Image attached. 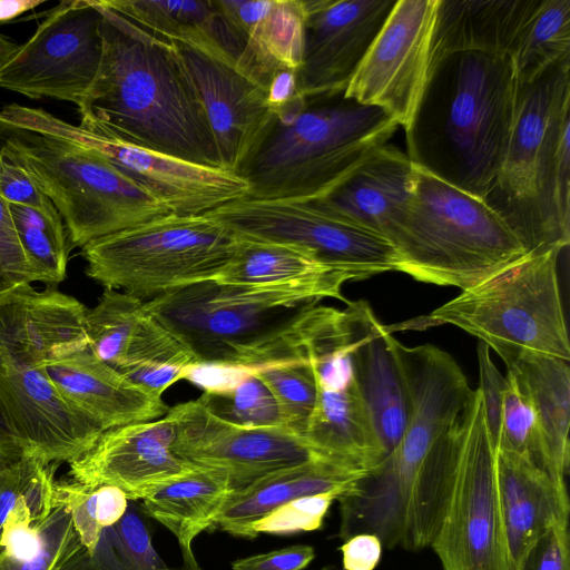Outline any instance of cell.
I'll list each match as a JSON object with an SVG mask.
<instances>
[{"instance_id": "40", "label": "cell", "mask_w": 570, "mask_h": 570, "mask_svg": "<svg viewBox=\"0 0 570 570\" xmlns=\"http://www.w3.org/2000/svg\"><path fill=\"white\" fill-rule=\"evenodd\" d=\"M505 379L507 389L497 449L520 454L549 474L544 445L534 410L515 380L509 373Z\"/></svg>"}, {"instance_id": "3", "label": "cell", "mask_w": 570, "mask_h": 570, "mask_svg": "<svg viewBox=\"0 0 570 570\" xmlns=\"http://www.w3.org/2000/svg\"><path fill=\"white\" fill-rule=\"evenodd\" d=\"M517 88L510 57L459 51L431 62L404 128L412 164L484 200L504 156Z\"/></svg>"}, {"instance_id": "52", "label": "cell", "mask_w": 570, "mask_h": 570, "mask_svg": "<svg viewBox=\"0 0 570 570\" xmlns=\"http://www.w3.org/2000/svg\"><path fill=\"white\" fill-rule=\"evenodd\" d=\"M20 45L0 33V70L14 55Z\"/></svg>"}, {"instance_id": "49", "label": "cell", "mask_w": 570, "mask_h": 570, "mask_svg": "<svg viewBox=\"0 0 570 570\" xmlns=\"http://www.w3.org/2000/svg\"><path fill=\"white\" fill-rule=\"evenodd\" d=\"M344 570H374L382 557L381 540L372 533H358L340 547Z\"/></svg>"}, {"instance_id": "20", "label": "cell", "mask_w": 570, "mask_h": 570, "mask_svg": "<svg viewBox=\"0 0 570 570\" xmlns=\"http://www.w3.org/2000/svg\"><path fill=\"white\" fill-rule=\"evenodd\" d=\"M86 332L92 353L121 374L195 360L189 351L146 307V301L105 288L98 303L87 308Z\"/></svg>"}, {"instance_id": "1", "label": "cell", "mask_w": 570, "mask_h": 570, "mask_svg": "<svg viewBox=\"0 0 570 570\" xmlns=\"http://www.w3.org/2000/svg\"><path fill=\"white\" fill-rule=\"evenodd\" d=\"M102 20L98 71L77 106L82 128L220 168L204 107L174 41L95 0Z\"/></svg>"}, {"instance_id": "18", "label": "cell", "mask_w": 570, "mask_h": 570, "mask_svg": "<svg viewBox=\"0 0 570 570\" xmlns=\"http://www.w3.org/2000/svg\"><path fill=\"white\" fill-rule=\"evenodd\" d=\"M174 43L204 107L220 168L238 175L276 120L268 88L233 66Z\"/></svg>"}, {"instance_id": "9", "label": "cell", "mask_w": 570, "mask_h": 570, "mask_svg": "<svg viewBox=\"0 0 570 570\" xmlns=\"http://www.w3.org/2000/svg\"><path fill=\"white\" fill-rule=\"evenodd\" d=\"M4 150L51 200L72 247L171 214L142 186L82 147L16 130Z\"/></svg>"}, {"instance_id": "36", "label": "cell", "mask_w": 570, "mask_h": 570, "mask_svg": "<svg viewBox=\"0 0 570 570\" xmlns=\"http://www.w3.org/2000/svg\"><path fill=\"white\" fill-rule=\"evenodd\" d=\"M8 204L37 282L57 286L67 276L68 257L73 248L61 216H48L27 206Z\"/></svg>"}, {"instance_id": "39", "label": "cell", "mask_w": 570, "mask_h": 570, "mask_svg": "<svg viewBox=\"0 0 570 570\" xmlns=\"http://www.w3.org/2000/svg\"><path fill=\"white\" fill-rule=\"evenodd\" d=\"M198 400L215 416L236 425L285 426L276 399L255 375L254 370L235 386L224 391L204 392Z\"/></svg>"}, {"instance_id": "26", "label": "cell", "mask_w": 570, "mask_h": 570, "mask_svg": "<svg viewBox=\"0 0 570 570\" xmlns=\"http://www.w3.org/2000/svg\"><path fill=\"white\" fill-rule=\"evenodd\" d=\"M541 0H439L430 63L459 51L510 57Z\"/></svg>"}, {"instance_id": "2", "label": "cell", "mask_w": 570, "mask_h": 570, "mask_svg": "<svg viewBox=\"0 0 570 570\" xmlns=\"http://www.w3.org/2000/svg\"><path fill=\"white\" fill-rule=\"evenodd\" d=\"M294 286L206 281L146 301V307L195 363L242 367L309 360L341 311Z\"/></svg>"}, {"instance_id": "42", "label": "cell", "mask_w": 570, "mask_h": 570, "mask_svg": "<svg viewBox=\"0 0 570 570\" xmlns=\"http://www.w3.org/2000/svg\"><path fill=\"white\" fill-rule=\"evenodd\" d=\"M37 282L22 246L8 202L0 195V306L10 303Z\"/></svg>"}, {"instance_id": "19", "label": "cell", "mask_w": 570, "mask_h": 570, "mask_svg": "<svg viewBox=\"0 0 570 570\" xmlns=\"http://www.w3.org/2000/svg\"><path fill=\"white\" fill-rule=\"evenodd\" d=\"M171 419L130 423L104 431L94 446L69 462V476L88 487L112 485L128 500H142L194 465L175 454Z\"/></svg>"}, {"instance_id": "33", "label": "cell", "mask_w": 570, "mask_h": 570, "mask_svg": "<svg viewBox=\"0 0 570 570\" xmlns=\"http://www.w3.org/2000/svg\"><path fill=\"white\" fill-rule=\"evenodd\" d=\"M55 465L21 454L0 465V535L16 525H40L55 509Z\"/></svg>"}, {"instance_id": "14", "label": "cell", "mask_w": 570, "mask_h": 570, "mask_svg": "<svg viewBox=\"0 0 570 570\" xmlns=\"http://www.w3.org/2000/svg\"><path fill=\"white\" fill-rule=\"evenodd\" d=\"M101 20L95 0L59 2L2 67L0 87L79 106L100 65Z\"/></svg>"}, {"instance_id": "41", "label": "cell", "mask_w": 570, "mask_h": 570, "mask_svg": "<svg viewBox=\"0 0 570 570\" xmlns=\"http://www.w3.org/2000/svg\"><path fill=\"white\" fill-rule=\"evenodd\" d=\"M42 543L29 559H13L0 553V570H62L82 549L68 511L55 507L41 523Z\"/></svg>"}, {"instance_id": "16", "label": "cell", "mask_w": 570, "mask_h": 570, "mask_svg": "<svg viewBox=\"0 0 570 570\" xmlns=\"http://www.w3.org/2000/svg\"><path fill=\"white\" fill-rule=\"evenodd\" d=\"M438 1L396 0L345 97L381 108L399 126H409L428 79Z\"/></svg>"}, {"instance_id": "28", "label": "cell", "mask_w": 570, "mask_h": 570, "mask_svg": "<svg viewBox=\"0 0 570 570\" xmlns=\"http://www.w3.org/2000/svg\"><path fill=\"white\" fill-rule=\"evenodd\" d=\"M242 35L257 82L269 87L283 69L297 71L303 56L304 0H217Z\"/></svg>"}, {"instance_id": "51", "label": "cell", "mask_w": 570, "mask_h": 570, "mask_svg": "<svg viewBox=\"0 0 570 570\" xmlns=\"http://www.w3.org/2000/svg\"><path fill=\"white\" fill-rule=\"evenodd\" d=\"M21 455L0 410V465Z\"/></svg>"}, {"instance_id": "44", "label": "cell", "mask_w": 570, "mask_h": 570, "mask_svg": "<svg viewBox=\"0 0 570 570\" xmlns=\"http://www.w3.org/2000/svg\"><path fill=\"white\" fill-rule=\"evenodd\" d=\"M0 195L8 203L27 206L48 216L59 215L51 200L6 150L0 156Z\"/></svg>"}, {"instance_id": "23", "label": "cell", "mask_w": 570, "mask_h": 570, "mask_svg": "<svg viewBox=\"0 0 570 570\" xmlns=\"http://www.w3.org/2000/svg\"><path fill=\"white\" fill-rule=\"evenodd\" d=\"M414 165L389 144L368 153L327 194L312 200L317 207L385 237L392 245L407 208Z\"/></svg>"}, {"instance_id": "38", "label": "cell", "mask_w": 570, "mask_h": 570, "mask_svg": "<svg viewBox=\"0 0 570 570\" xmlns=\"http://www.w3.org/2000/svg\"><path fill=\"white\" fill-rule=\"evenodd\" d=\"M276 399L285 426L302 438L317 399V382L309 360L254 368Z\"/></svg>"}, {"instance_id": "32", "label": "cell", "mask_w": 570, "mask_h": 570, "mask_svg": "<svg viewBox=\"0 0 570 570\" xmlns=\"http://www.w3.org/2000/svg\"><path fill=\"white\" fill-rule=\"evenodd\" d=\"M529 399L540 428L549 474L566 483L570 462V368L568 362L525 355L507 366Z\"/></svg>"}, {"instance_id": "35", "label": "cell", "mask_w": 570, "mask_h": 570, "mask_svg": "<svg viewBox=\"0 0 570 570\" xmlns=\"http://www.w3.org/2000/svg\"><path fill=\"white\" fill-rule=\"evenodd\" d=\"M570 60V0H541L511 55L517 85Z\"/></svg>"}, {"instance_id": "37", "label": "cell", "mask_w": 570, "mask_h": 570, "mask_svg": "<svg viewBox=\"0 0 570 570\" xmlns=\"http://www.w3.org/2000/svg\"><path fill=\"white\" fill-rule=\"evenodd\" d=\"M129 500L112 485L88 487L71 481L56 482L55 507L65 508L82 548L92 553L105 529L126 513Z\"/></svg>"}, {"instance_id": "6", "label": "cell", "mask_w": 570, "mask_h": 570, "mask_svg": "<svg viewBox=\"0 0 570 570\" xmlns=\"http://www.w3.org/2000/svg\"><path fill=\"white\" fill-rule=\"evenodd\" d=\"M393 246L400 258L399 272L419 282L462 291L528 255L483 199L416 166Z\"/></svg>"}, {"instance_id": "8", "label": "cell", "mask_w": 570, "mask_h": 570, "mask_svg": "<svg viewBox=\"0 0 570 570\" xmlns=\"http://www.w3.org/2000/svg\"><path fill=\"white\" fill-rule=\"evenodd\" d=\"M238 244V235L208 214H167L97 238L81 255L91 279L145 301L215 281Z\"/></svg>"}, {"instance_id": "46", "label": "cell", "mask_w": 570, "mask_h": 570, "mask_svg": "<svg viewBox=\"0 0 570 570\" xmlns=\"http://www.w3.org/2000/svg\"><path fill=\"white\" fill-rule=\"evenodd\" d=\"M478 361L480 374L479 389L483 399L487 425L491 440L497 449L507 379L493 364L490 356V348L482 342L478 344Z\"/></svg>"}, {"instance_id": "48", "label": "cell", "mask_w": 570, "mask_h": 570, "mask_svg": "<svg viewBox=\"0 0 570 570\" xmlns=\"http://www.w3.org/2000/svg\"><path fill=\"white\" fill-rule=\"evenodd\" d=\"M254 368L225 364L194 363L187 365L181 380L202 387L205 392L228 390L252 374Z\"/></svg>"}, {"instance_id": "29", "label": "cell", "mask_w": 570, "mask_h": 570, "mask_svg": "<svg viewBox=\"0 0 570 570\" xmlns=\"http://www.w3.org/2000/svg\"><path fill=\"white\" fill-rule=\"evenodd\" d=\"M366 474L326 461H313L277 471L232 490L214 527L235 537L253 539L252 525L283 504L326 492L343 495Z\"/></svg>"}, {"instance_id": "31", "label": "cell", "mask_w": 570, "mask_h": 570, "mask_svg": "<svg viewBox=\"0 0 570 570\" xmlns=\"http://www.w3.org/2000/svg\"><path fill=\"white\" fill-rule=\"evenodd\" d=\"M232 490L229 476L224 471L196 466L159 485L141 500V510L174 534L183 564L188 566L197 562L194 540L214 527Z\"/></svg>"}, {"instance_id": "24", "label": "cell", "mask_w": 570, "mask_h": 570, "mask_svg": "<svg viewBox=\"0 0 570 570\" xmlns=\"http://www.w3.org/2000/svg\"><path fill=\"white\" fill-rule=\"evenodd\" d=\"M495 460L510 570H518L528 550L550 528L569 522L567 485L514 452L497 449Z\"/></svg>"}, {"instance_id": "12", "label": "cell", "mask_w": 570, "mask_h": 570, "mask_svg": "<svg viewBox=\"0 0 570 570\" xmlns=\"http://www.w3.org/2000/svg\"><path fill=\"white\" fill-rule=\"evenodd\" d=\"M206 214L238 235L305 248L356 281L400 271L399 254L385 237L312 202L240 198Z\"/></svg>"}, {"instance_id": "25", "label": "cell", "mask_w": 570, "mask_h": 570, "mask_svg": "<svg viewBox=\"0 0 570 570\" xmlns=\"http://www.w3.org/2000/svg\"><path fill=\"white\" fill-rule=\"evenodd\" d=\"M101 1L150 32L164 39L184 43L253 78L246 57L245 41L225 16L217 0Z\"/></svg>"}, {"instance_id": "4", "label": "cell", "mask_w": 570, "mask_h": 570, "mask_svg": "<svg viewBox=\"0 0 570 570\" xmlns=\"http://www.w3.org/2000/svg\"><path fill=\"white\" fill-rule=\"evenodd\" d=\"M570 60L518 86L513 121L494 184L484 202L527 254L570 242Z\"/></svg>"}, {"instance_id": "21", "label": "cell", "mask_w": 570, "mask_h": 570, "mask_svg": "<svg viewBox=\"0 0 570 570\" xmlns=\"http://www.w3.org/2000/svg\"><path fill=\"white\" fill-rule=\"evenodd\" d=\"M343 313L355 380L387 456L403 436L409 410L395 337L364 301L350 302Z\"/></svg>"}, {"instance_id": "5", "label": "cell", "mask_w": 570, "mask_h": 570, "mask_svg": "<svg viewBox=\"0 0 570 570\" xmlns=\"http://www.w3.org/2000/svg\"><path fill=\"white\" fill-rule=\"evenodd\" d=\"M305 108L277 118L238 173L246 197L312 202L327 194L368 153L387 144L397 122L343 92L306 98Z\"/></svg>"}, {"instance_id": "22", "label": "cell", "mask_w": 570, "mask_h": 570, "mask_svg": "<svg viewBox=\"0 0 570 570\" xmlns=\"http://www.w3.org/2000/svg\"><path fill=\"white\" fill-rule=\"evenodd\" d=\"M46 372L75 409L104 432L166 415L161 396L147 392L98 358L88 346L68 351L46 364Z\"/></svg>"}, {"instance_id": "13", "label": "cell", "mask_w": 570, "mask_h": 570, "mask_svg": "<svg viewBox=\"0 0 570 570\" xmlns=\"http://www.w3.org/2000/svg\"><path fill=\"white\" fill-rule=\"evenodd\" d=\"M48 361L35 346L0 334V410L21 454L69 463L102 431L63 399L46 372Z\"/></svg>"}, {"instance_id": "47", "label": "cell", "mask_w": 570, "mask_h": 570, "mask_svg": "<svg viewBox=\"0 0 570 570\" xmlns=\"http://www.w3.org/2000/svg\"><path fill=\"white\" fill-rule=\"evenodd\" d=\"M316 557L308 544H295L265 553L237 559L232 562L233 570H303Z\"/></svg>"}, {"instance_id": "54", "label": "cell", "mask_w": 570, "mask_h": 570, "mask_svg": "<svg viewBox=\"0 0 570 570\" xmlns=\"http://www.w3.org/2000/svg\"><path fill=\"white\" fill-rule=\"evenodd\" d=\"M181 570H203L198 562L194 563V564H189V566H181ZM321 570H335L334 567L332 566H326V567H323Z\"/></svg>"}, {"instance_id": "50", "label": "cell", "mask_w": 570, "mask_h": 570, "mask_svg": "<svg viewBox=\"0 0 570 570\" xmlns=\"http://www.w3.org/2000/svg\"><path fill=\"white\" fill-rule=\"evenodd\" d=\"M43 2V0H0V22L18 18Z\"/></svg>"}, {"instance_id": "30", "label": "cell", "mask_w": 570, "mask_h": 570, "mask_svg": "<svg viewBox=\"0 0 570 570\" xmlns=\"http://www.w3.org/2000/svg\"><path fill=\"white\" fill-rule=\"evenodd\" d=\"M238 235V234H237ZM232 261L215 282L237 286H294L348 304L342 294L352 275L328 266L296 245L238 235Z\"/></svg>"}, {"instance_id": "15", "label": "cell", "mask_w": 570, "mask_h": 570, "mask_svg": "<svg viewBox=\"0 0 570 570\" xmlns=\"http://www.w3.org/2000/svg\"><path fill=\"white\" fill-rule=\"evenodd\" d=\"M167 415L175 426V454L194 465L224 471L233 490L284 469L330 462L285 426L236 425L215 416L198 399L170 407Z\"/></svg>"}, {"instance_id": "7", "label": "cell", "mask_w": 570, "mask_h": 570, "mask_svg": "<svg viewBox=\"0 0 570 570\" xmlns=\"http://www.w3.org/2000/svg\"><path fill=\"white\" fill-rule=\"evenodd\" d=\"M561 250L529 254L435 308L415 325L451 324L478 337L509 366L525 355L569 362L558 281Z\"/></svg>"}, {"instance_id": "11", "label": "cell", "mask_w": 570, "mask_h": 570, "mask_svg": "<svg viewBox=\"0 0 570 570\" xmlns=\"http://www.w3.org/2000/svg\"><path fill=\"white\" fill-rule=\"evenodd\" d=\"M9 127L82 147L142 186L175 215H202L246 197L240 176L90 131L35 107L10 104L0 111Z\"/></svg>"}, {"instance_id": "34", "label": "cell", "mask_w": 570, "mask_h": 570, "mask_svg": "<svg viewBox=\"0 0 570 570\" xmlns=\"http://www.w3.org/2000/svg\"><path fill=\"white\" fill-rule=\"evenodd\" d=\"M144 512L135 501L105 529L92 553L83 548L62 570H181L170 568L155 550Z\"/></svg>"}, {"instance_id": "10", "label": "cell", "mask_w": 570, "mask_h": 570, "mask_svg": "<svg viewBox=\"0 0 570 570\" xmlns=\"http://www.w3.org/2000/svg\"><path fill=\"white\" fill-rule=\"evenodd\" d=\"M495 456L478 387L459 415L454 464L430 544L442 570H510Z\"/></svg>"}, {"instance_id": "45", "label": "cell", "mask_w": 570, "mask_h": 570, "mask_svg": "<svg viewBox=\"0 0 570 570\" xmlns=\"http://www.w3.org/2000/svg\"><path fill=\"white\" fill-rule=\"evenodd\" d=\"M518 570H570L569 522L550 528L528 550Z\"/></svg>"}, {"instance_id": "43", "label": "cell", "mask_w": 570, "mask_h": 570, "mask_svg": "<svg viewBox=\"0 0 570 570\" xmlns=\"http://www.w3.org/2000/svg\"><path fill=\"white\" fill-rule=\"evenodd\" d=\"M341 495L337 492H326L292 500L256 521L250 528L252 535L255 538L261 533L292 534L318 530L332 503Z\"/></svg>"}, {"instance_id": "53", "label": "cell", "mask_w": 570, "mask_h": 570, "mask_svg": "<svg viewBox=\"0 0 570 570\" xmlns=\"http://www.w3.org/2000/svg\"><path fill=\"white\" fill-rule=\"evenodd\" d=\"M14 134L16 129L9 127L0 120V156Z\"/></svg>"}, {"instance_id": "17", "label": "cell", "mask_w": 570, "mask_h": 570, "mask_svg": "<svg viewBox=\"0 0 570 570\" xmlns=\"http://www.w3.org/2000/svg\"><path fill=\"white\" fill-rule=\"evenodd\" d=\"M396 0H304L302 62L305 98L345 91Z\"/></svg>"}, {"instance_id": "27", "label": "cell", "mask_w": 570, "mask_h": 570, "mask_svg": "<svg viewBox=\"0 0 570 570\" xmlns=\"http://www.w3.org/2000/svg\"><path fill=\"white\" fill-rule=\"evenodd\" d=\"M302 439L325 460L365 473L386 458L355 379L337 390L317 387Z\"/></svg>"}]
</instances>
